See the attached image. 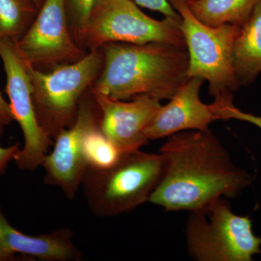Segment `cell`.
Here are the masks:
<instances>
[{
	"instance_id": "8992f818",
	"label": "cell",
	"mask_w": 261,
	"mask_h": 261,
	"mask_svg": "<svg viewBox=\"0 0 261 261\" xmlns=\"http://www.w3.org/2000/svg\"><path fill=\"white\" fill-rule=\"evenodd\" d=\"M180 23V17L151 18L132 0H96L87 23L74 38L88 51L111 43L163 42L186 48Z\"/></svg>"
},
{
	"instance_id": "d6986e66",
	"label": "cell",
	"mask_w": 261,
	"mask_h": 261,
	"mask_svg": "<svg viewBox=\"0 0 261 261\" xmlns=\"http://www.w3.org/2000/svg\"><path fill=\"white\" fill-rule=\"evenodd\" d=\"M215 113L218 120L235 119L238 121L248 122L258 127L261 129V116H255L251 113H247L240 111L233 106V103L215 107Z\"/></svg>"
},
{
	"instance_id": "7a4b0ae2",
	"label": "cell",
	"mask_w": 261,
	"mask_h": 261,
	"mask_svg": "<svg viewBox=\"0 0 261 261\" xmlns=\"http://www.w3.org/2000/svg\"><path fill=\"white\" fill-rule=\"evenodd\" d=\"M101 50L103 66L92 93L119 100L141 95L169 100L188 80L186 48L163 42L111 43Z\"/></svg>"
},
{
	"instance_id": "277c9868",
	"label": "cell",
	"mask_w": 261,
	"mask_h": 261,
	"mask_svg": "<svg viewBox=\"0 0 261 261\" xmlns=\"http://www.w3.org/2000/svg\"><path fill=\"white\" fill-rule=\"evenodd\" d=\"M168 1L181 18L180 27L189 56L187 77L207 82L216 107L233 103V92L240 86L232 57L240 27L232 24L209 27L192 14L186 0Z\"/></svg>"
},
{
	"instance_id": "ba28073f",
	"label": "cell",
	"mask_w": 261,
	"mask_h": 261,
	"mask_svg": "<svg viewBox=\"0 0 261 261\" xmlns=\"http://www.w3.org/2000/svg\"><path fill=\"white\" fill-rule=\"evenodd\" d=\"M0 58L5 74V92L14 121L18 123L24 138V145L15 155L17 166L32 171L42 166L54 141L41 126L33 99V86L28 64L20 56L16 42L0 40Z\"/></svg>"
},
{
	"instance_id": "8fae6325",
	"label": "cell",
	"mask_w": 261,
	"mask_h": 261,
	"mask_svg": "<svg viewBox=\"0 0 261 261\" xmlns=\"http://www.w3.org/2000/svg\"><path fill=\"white\" fill-rule=\"evenodd\" d=\"M92 94L99 111V128L121 153L140 149L148 142L146 130L162 107L160 99L141 95L119 100Z\"/></svg>"
},
{
	"instance_id": "cb8c5ba5",
	"label": "cell",
	"mask_w": 261,
	"mask_h": 261,
	"mask_svg": "<svg viewBox=\"0 0 261 261\" xmlns=\"http://www.w3.org/2000/svg\"><path fill=\"white\" fill-rule=\"evenodd\" d=\"M187 2H190V1H196V0H186Z\"/></svg>"
},
{
	"instance_id": "6da1fadb",
	"label": "cell",
	"mask_w": 261,
	"mask_h": 261,
	"mask_svg": "<svg viewBox=\"0 0 261 261\" xmlns=\"http://www.w3.org/2000/svg\"><path fill=\"white\" fill-rule=\"evenodd\" d=\"M160 154L162 177L149 202L166 211L199 210L220 197H235L252 182L210 129L170 136Z\"/></svg>"
},
{
	"instance_id": "30bf717a",
	"label": "cell",
	"mask_w": 261,
	"mask_h": 261,
	"mask_svg": "<svg viewBox=\"0 0 261 261\" xmlns=\"http://www.w3.org/2000/svg\"><path fill=\"white\" fill-rule=\"evenodd\" d=\"M86 94L81 99L75 121L57 135L53 149L42 164L45 184L59 187L69 200L75 198L88 168L86 159L87 136L99 126L97 103L92 93L91 97Z\"/></svg>"
},
{
	"instance_id": "9a60e30c",
	"label": "cell",
	"mask_w": 261,
	"mask_h": 261,
	"mask_svg": "<svg viewBox=\"0 0 261 261\" xmlns=\"http://www.w3.org/2000/svg\"><path fill=\"white\" fill-rule=\"evenodd\" d=\"M259 0H196L187 2L192 14L205 25L241 27Z\"/></svg>"
},
{
	"instance_id": "e0dca14e",
	"label": "cell",
	"mask_w": 261,
	"mask_h": 261,
	"mask_svg": "<svg viewBox=\"0 0 261 261\" xmlns=\"http://www.w3.org/2000/svg\"><path fill=\"white\" fill-rule=\"evenodd\" d=\"M121 152L103 135L99 126L91 130L87 136L86 159L88 168L108 167L116 162Z\"/></svg>"
},
{
	"instance_id": "52a82bcc",
	"label": "cell",
	"mask_w": 261,
	"mask_h": 261,
	"mask_svg": "<svg viewBox=\"0 0 261 261\" xmlns=\"http://www.w3.org/2000/svg\"><path fill=\"white\" fill-rule=\"evenodd\" d=\"M185 235L187 252L197 261H251L261 253L251 220L233 214L224 197L190 211Z\"/></svg>"
},
{
	"instance_id": "5bb4252c",
	"label": "cell",
	"mask_w": 261,
	"mask_h": 261,
	"mask_svg": "<svg viewBox=\"0 0 261 261\" xmlns=\"http://www.w3.org/2000/svg\"><path fill=\"white\" fill-rule=\"evenodd\" d=\"M232 57L239 83H252L261 72V0L240 27L233 42Z\"/></svg>"
},
{
	"instance_id": "4fadbf2b",
	"label": "cell",
	"mask_w": 261,
	"mask_h": 261,
	"mask_svg": "<svg viewBox=\"0 0 261 261\" xmlns=\"http://www.w3.org/2000/svg\"><path fill=\"white\" fill-rule=\"evenodd\" d=\"M68 228L49 233L27 234L13 227L0 208V261L15 260L22 255L41 261H80L83 252L72 242Z\"/></svg>"
},
{
	"instance_id": "2e32d148",
	"label": "cell",
	"mask_w": 261,
	"mask_h": 261,
	"mask_svg": "<svg viewBox=\"0 0 261 261\" xmlns=\"http://www.w3.org/2000/svg\"><path fill=\"white\" fill-rule=\"evenodd\" d=\"M30 0H0V40L16 42L23 37L37 16Z\"/></svg>"
},
{
	"instance_id": "44dd1931",
	"label": "cell",
	"mask_w": 261,
	"mask_h": 261,
	"mask_svg": "<svg viewBox=\"0 0 261 261\" xmlns=\"http://www.w3.org/2000/svg\"><path fill=\"white\" fill-rule=\"evenodd\" d=\"M20 146L19 142L7 147L0 146V176L5 173L10 161L14 160L15 154L20 150Z\"/></svg>"
},
{
	"instance_id": "ac0fdd59",
	"label": "cell",
	"mask_w": 261,
	"mask_h": 261,
	"mask_svg": "<svg viewBox=\"0 0 261 261\" xmlns=\"http://www.w3.org/2000/svg\"><path fill=\"white\" fill-rule=\"evenodd\" d=\"M95 2L96 0H65L68 22L71 24L74 37L87 23Z\"/></svg>"
},
{
	"instance_id": "9c48e42d",
	"label": "cell",
	"mask_w": 261,
	"mask_h": 261,
	"mask_svg": "<svg viewBox=\"0 0 261 261\" xmlns=\"http://www.w3.org/2000/svg\"><path fill=\"white\" fill-rule=\"evenodd\" d=\"M16 45L24 61L41 70L74 63L87 53L71 35L65 0H44Z\"/></svg>"
},
{
	"instance_id": "7402d4cb",
	"label": "cell",
	"mask_w": 261,
	"mask_h": 261,
	"mask_svg": "<svg viewBox=\"0 0 261 261\" xmlns=\"http://www.w3.org/2000/svg\"><path fill=\"white\" fill-rule=\"evenodd\" d=\"M14 121L9 106V103L5 100L0 92V137H3L6 127Z\"/></svg>"
},
{
	"instance_id": "5b68a950",
	"label": "cell",
	"mask_w": 261,
	"mask_h": 261,
	"mask_svg": "<svg viewBox=\"0 0 261 261\" xmlns=\"http://www.w3.org/2000/svg\"><path fill=\"white\" fill-rule=\"evenodd\" d=\"M28 66L38 119L54 141L62 130L73 124L81 99L100 74L102 51H88L78 61L49 70Z\"/></svg>"
},
{
	"instance_id": "603a6c76",
	"label": "cell",
	"mask_w": 261,
	"mask_h": 261,
	"mask_svg": "<svg viewBox=\"0 0 261 261\" xmlns=\"http://www.w3.org/2000/svg\"><path fill=\"white\" fill-rule=\"evenodd\" d=\"M30 1L37 7L38 9H39L40 7L42 6L43 3H44V0H30Z\"/></svg>"
},
{
	"instance_id": "3957f363",
	"label": "cell",
	"mask_w": 261,
	"mask_h": 261,
	"mask_svg": "<svg viewBox=\"0 0 261 261\" xmlns=\"http://www.w3.org/2000/svg\"><path fill=\"white\" fill-rule=\"evenodd\" d=\"M163 168L161 154L140 149L122 152L108 167L88 168L82 185L89 209L98 217H113L149 202Z\"/></svg>"
},
{
	"instance_id": "7c38bea8",
	"label": "cell",
	"mask_w": 261,
	"mask_h": 261,
	"mask_svg": "<svg viewBox=\"0 0 261 261\" xmlns=\"http://www.w3.org/2000/svg\"><path fill=\"white\" fill-rule=\"evenodd\" d=\"M205 81L191 77L184 83L146 130L147 140L165 138L185 130H206L217 121L212 103L201 101L200 91Z\"/></svg>"
},
{
	"instance_id": "ffe728a7",
	"label": "cell",
	"mask_w": 261,
	"mask_h": 261,
	"mask_svg": "<svg viewBox=\"0 0 261 261\" xmlns=\"http://www.w3.org/2000/svg\"><path fill=\"white\" fill-rule=\"evenodd\" d=\"M138 6L159 12L168 18H179L177 12L173 9L168 0H132Z\"/></svg>"
}]
</instances>
